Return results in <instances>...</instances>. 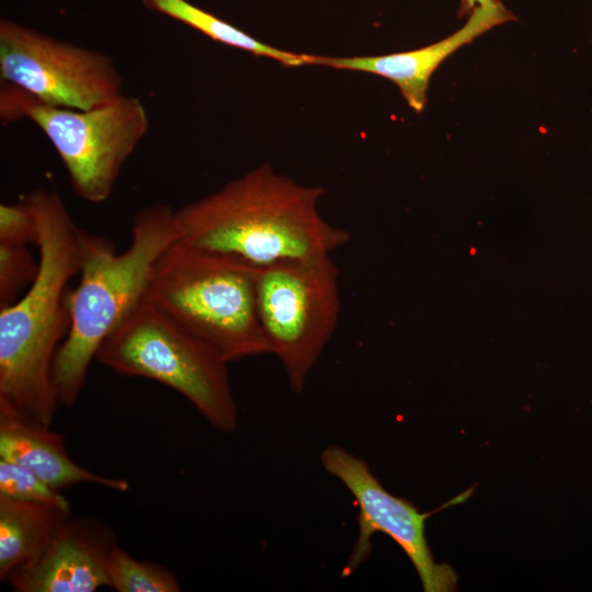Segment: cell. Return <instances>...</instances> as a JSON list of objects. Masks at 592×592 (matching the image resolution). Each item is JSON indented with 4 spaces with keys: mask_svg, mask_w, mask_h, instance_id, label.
Here are the masks:
<instances>
[{
    "mask_svg": "<svg viewBox=\"0 0 592 592\" xmlns=\"http://www.w3.org/2000/svg\"><path fill=\"white\" fill-rule=\"evenodd\" d=\"M37 223L38 270L22 296L0 308V400L52 425L59 407L53 364L70 326V280L80 273L81 231L61 196L24 197Z\"/></svg>",
    "mask_w": 592,
    "mask_h": 592,
    "instance_id": "cell-1",
    "label": "cell"
},
{
    "mask_svg": "<svg viewBox=\"0 0 592 592\" xmlns=\"http://www.w3.org/2000/svg\"><path fill=\"white\" fill-rule=\"evenodd\" d=\"M325 190L263 163L174 210L178 239L253 266L331 254L350 234L318 212Z\"/></svg>",
    "mask_w": 592,
    "mask_h": 592,
    "instance_id": "cell-2",
    "label": "cell"
},
{
    "mask_svg": "<svg viewBox=\"0 0 592 592\" xmlns=\"http://www.w3.org/2000/svg\"><path fill=\"white\" fill-rule=\"evenodd\" d=\"M177 239L174 209L166 204L135 214L132 241L122 252L107 239L81 231L80 280L70 292V326L53 364L59 406L77 402L101 343L145 299L155 262Z\"/></svg>",
    "mask_w": 592,
    "mask_h": 592,
    "instance_id": "cell-3",
    "label": "cell"
},
{
    "mask_svg": "<svg viewBox=\"0 0 592 592\" xmlns=\"http://www.w3.org/2000/svg\"><path fill=\"white\" fill-rule=\"evenodd\" d=\"M257 266L174 240L153 264L147 303L228 363L271 353L259 319Z\"/></svg>",
    "mask_w": 592,
    "mask_h": 592,
    "instance_id": "cell-4",
    "label": "cell"
},
{
    "mask_svg": "<svg viewBox=\"0 0 592 592\" xmlns=\"http://www.w3.org/2000/svg\"><path fill=\"white\" fill-rule=\"evenodd\" d=\"M95 361L118 374L172 388L216 431L231 433L238 426L228 362L146 300L105 338Z\"/></svg>",
    "mask_w": 592,
    "mask_h": 592,
    "instance_id": "cell-5",
    "label": "cell"
},
{
    "mask_svg": "<svg viewBox=\"0 0 592 592\" xmlns=\"http://www.w3.org/2000/svg\"><path fill=\"white\" fill-rule=\"evenodd\" d=\"M255 296L271 353L300 394L339 322V270L330 254L259 266Z\"/></svg>",
    "mask_w": 592,
    "mask_h": 592,
    "instance_id": "cell-6",
    "label": "cell"
},
{
    "mask_svg": "<svg viewBox=\"0 0 592 592\" xmlns=\"http://www.w3.org/2000/svg\"><path fill=\"white\" fill-rule=\"evenodd\" d=\"M25 118L55 148L72 191L94 204L110 198L123 167L149 130L146 106L140 99L125 94L89 110L53 106L33 99Z\"/></svg>",
    "mask_w": 592,
    "mask_h": 592,
    "instance_id": "cell-7",
    "label": "cell"
},
{
    "mask_svg": "<svg viewBox=\"0 0 592 592\" xmlns=\"http://www.w3.org/2000/svg\"><path fill=\"white\" fill-rule=\"evenodd\" d=\"M0 78L41 103L75 110L124 94L122 75L107 54L8 19L0 21Z\"/></svg>",
    "mask_w": 592,
    "mask_h": 592,
    "instance_id": "cell-8",
    "label": "cell"
},
{
    "mask_svg": "<svg viewBox=\"0 0 592 592\" xmlns=\"http://www.w3.org/2000/svg\"><path fill=\"white\" fill-rule=\"evenodd\" d=\"M325 470L338 478L351 492L358 508V536L342 569L341 578L352 574L367 560L375 533L389 536L413 565L423 591L453 592L457 574L446 562H436L425 535V521L447 506L465 502L474 487L430 512L422 513L407 499L388 492L371 471L368 464L350 451L329 445L320 454Z\"/></svg>",
    "mask_w": 592,
    "mask_h": 592,
    "instance_id": "cell-9",
    "label": "cell"
},
{
    "mask_svg": "<svg viewBox=\"0 0 592 592\" xmlns=\"http://www.w3.org/2000/svg\"><path fill=\"white\" fill-rule=\"evenodd\" d=\"M116 545L113 530L100 519L69 515L4 583L14 592H94L107 587Z\"/></svg>",
    "mask_w": 592,
    "mask_h": 592,
    "instance_id": "cell-10",
    "label": "cell"
},
{
    "mask_svg": "<svg viewBox=\"0 0 592 592\" xmlns=\"http://www.w3.org/2000/svg\"><path fill=\"white\" fill-rule=\"evenodd\" d=\"M513 20L515 16L499 0H493L478 5L457 32L425 47L382 56L311 55V65L363 71L387 78L399 88L408 105L413 111L421 112L428 101L430 79L442 61L478 36Z\"/></svg>",
    "mask_w": 592,
    "mask_h": 592,
    "instance_id": "cell-11",
    "label": "cell"
},
{
    "mask_svg": "<svg viewBox=\"0 0 592 592\" xmlns=\"http://www.w3.org/2000/svg\"><path fill=\"white\" fill-rule=\"evenodd\" d=\"M0 458L26 467L55 490L88 483L126 492L129 482L92 471L75 462L64 436L0 400Z\"/></svg>",
    "mask_w": 592,
    "mask_h": 592,
    "instance_id": "cell-12",
    "label": "cell"
},
{
    "mask_svg": "<svg viewBox=\"0 0 592 592\" xmlns=\"http://www.w3.org/2000/svg\"><path fill=\"white\" fill-rule=\"evenodd\" d=\"M69 515L71 508L0 496V581L30 560Z\"/></svg>",
    "mask_w": 592,
    "mask_h": 592,
    "instance_id": "cell-13",
    "label": "cell"
},
{
    "mask_svg": "<svg viewBox=\"0 0 592 592\" xmlns=\"http://www.w3.org/2000/svg\"><path fill=\"white\" fill-rule=\"evenodd\" d=\"M152 11L181 22L220 44L272 58L286 67L310 65L311 55L295 54L266 45L242 30L187 0H141Z\"/></svg>",
    "mask_w": 592,
    "mask_h": 592,
    "instance_id": "cell-14",
    "label": "cell"
},
{
    "mask_svg": "<svg viewBox=\"0 0 592 592\" xmlns=\"http://www.w3.org/2000/svg\"><path fill=\"white\" fill-rule=\"evenodd\" d=\"M107 588L117 592H179L177 577L157 562L134 558L116 545L107 562Z\"/></svg>",
    "mask_w": 592,
    "mask_h": 592,
    "instance_id": "cell-15",
    "label": "cell"
},
{
    "mask_svg": "<svg viewBox=\"0 0 592 592\" xmlns=\"http://www.w3.org/2000/svg\"><path fill=\"white\" fill-rule=\"evenodd\" d=\"M0 496L14 500L70 508L61 491L55 490L24 466L0 458Z\"/></svg>",
    "mask_w": 592,
    "mask_h": 592,
    "instance_id": "cell-16",
    "label": "cell"
},
{
    "mask_svg": "<svg viewBox=\"0 0 592 592\" xmlns=\"http://www.w3.org/2000/svg\"><path fill=\"white\" fill-rule=\"evenodd\" d=\"M36 262L26 244L0 242V308L15 301L36 276Z\"/></svg>",
    "mask_w": 592,
    "mask_h": 592,
    "instance_id": "cell-17",
    "label": "cell"
},
{
    "mask_svg": "<svg viewBox=\"0 0 592 592\" xmlns=\"http://www.w3.org/2000/svg\"><path fill=\"white\" fill-rule=\"evenodd\" d=\"M37 238L36 218L24 198L0 205V242L29 246L36 244Z\"/></svg>",
    "mask_w": 592,
    "mask_h": 592,
    "instance_id": "cell-18",
    "label": "cell"
},
{
    "mask_svg": "<svg viewBox=\"0 0 592 592\" xmlns=\"http://www.w3.org/2000/svg\"><path fill=\"white\" fill-rule=\"evenodd\" d=\"M493 0H460V14L471 13L478 5L487 4Z\"/></svg>",
    "mask_w": 592,
    "mask_h": 592,
    "instance_id": "cell-19",
    "label": "cell"
}]
</instances>
